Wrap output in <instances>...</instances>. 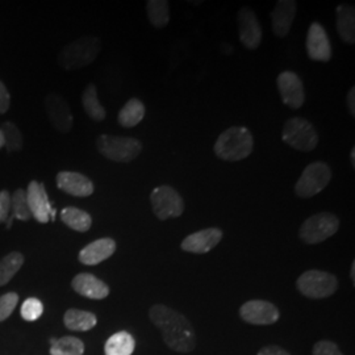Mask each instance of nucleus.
Listing matches in <instances>:
<instances>
[{
	"instance_id": "1",
	"label": "nucleus",
	"mask_w": 355,
	"mask_h": 355,
	"mask_svg": "<svg viewBox=\"0 0 355 355\" xmlns=\"http://www.w3.org/2000/svg\"><path fill=\"white\" fill-rule=\"evenodd\" d=\"M149 318L161 330L166 345L177 353H190L195 349L196 338L192 325L187 318L177 311L157 304L150 308Z\"/></svg>"
},
{
	"instance_id": "2",
	"label": "nucleus",
	"mask_w": 355,
	"mask_h": 355,
	"mask_svg": "<svg viewBox=\"0 0 355 355\" xmlns=\"http://www.w3.org/2000/svg\"><path fill=\"white\" fill-rule=\"evenodd\" d=\"M254 148L252 132L248 128L232 127L224 130L215 144V154L223 161L239 162L248 158Z\"/></svg>"
},
{
	"instance_id": "3",
	"label": "nucleus",
	"mask_w": 355,
	"mask_h": 355,
	"mask_svg": "<svg viewBox=\"0 0 355 355\" xmlns=\"http://www.w3.org/2000/svg\"><path fill=\"white\" fill-rule=\"evenodd\" d=\"M102 49L101 40L85 36L67 44L58 54V64L64 70H79L92 64Z\"/></svg>"
},
{
	"instance_id": "4",
	"label": "nucleus",
	"mask_w": 355,
	"mask_h": 355,
	"mask_svg": "<svg viewBox=\"0 0 355 355\" xmlns=\"http://www.w3.org/2000/svg\"><path fill=\"white\" fill-rule=\"evenodd\" d=\"M96 148L103 157L119 164H129L142 152V144L132 137L102 135L96 140Z\"/></svg>"
},
{
	"instance_id": "5",
	"label": "nucleus",
	"mask_w": 355,
	"mask_h": 355,
	"mask_svg": "<svg viewBox=\"0 0 355 355\" xmlns=\"http://www.w3.org/2000/svg\"><path fill=\"white\" fill-rule=\"evenodd\" d=\"M283 141L299 152H311L318 144V135L315 127L302 117H292L286 121L283 132Z\"/></svg>"
},
{
	"instance_id": "6",
	"label": "nucleus",
	"mask_w": 355,
	"mask_h": 355,
	"mask_svg": "<svg viewBox=\"0 0 355 355\" xmlns=\"http://www.w3.org/2000/svg\"><path fill=\"white\" fill-rule=\"evenodd\" d=\"M340 229L338 217L329 212H321L306 218L300 228V239L308 245H316L328 240Z\"/></svg>"
},
{
	"instance_id": "7",
	"label": "nucleus",
	"mask_w": 355,
	"mask_h": 355,
	"mask_svg": "<svg viewBox=\"0 0 355 355\" xmlns=\"http://www.w3.org/2000/svg\"><path fill=\"white\" fill-rule=\"evenodd\" d=\"M296 286L297 290L309 299H324L337 291L338 280L329 272L309 270L297 279Z\"/></svg>"
},
{
	"instance_id": "8",
	"label": "nucleus",
	"mask_w": 355,
	"mask_h": 355,
	"mask_svg": "<svg viewBox=\"0 0 355 355\" xmlns=\"http://www.w3.org/2000/svg\"><path fill=\"white\" fill-rule=\"evenodd\" d=\"M330 179L331 170L329 166L325 162H313L305 167L295 186V193L302 199L312 198L329 184Z\"/></svg>"
},
{
	"instance_id": "9",
	"label": "nucleus",
	"mask_w": 355,
	"mask_h": 355,
	"mask_svg": "<svg viewBox=\"0 0 355 355\" xmlns=\"http://www.w3.org/2000/svg\"><path fill=\"white\" fill-rule=\"evenodd\" d=\"M153 212L159 220L179 217L184 212V202L175 189L162 184L154 189L150 195Z\"/></svg>"
},
{
	"instance_id": "10",
	"label": "nucleus",
	"mask_w": 355,
	"mask_h": 355,
	"mask_svg": "<svg viewBox=\"0 0 355 355\" xmlns=\"http://www.w3.org/2000/svg\"><path fill=\"white\" fill-rule=\"evenodd\" d=\"M26 192L31 215L33 216L38 223L46 224L51 218H55V209L51 208L48 192L42 183L37 180H32L28 184V190Z\"/></svg>"
},
{
	"instance_id": "11",
	"label": "nucleus",
	"mask_w": 355,
	"mask_h": 355,
	"mask_svg": "<svg viewBox=\"0 0 355 355\" xmlns=\"http://www.w3.org/2000/svg\"><path fill=\"white\" fill-rule=\"evenodd\" d=\"M45 108L51 125L60 133H69L74 125V117L67 102L58 94H49L45 98Z\"/></svg>"
},
{
	"instance_id": "12",
	"label": "nucleus",
	"mask_w": 355,
	"mask_h": 355,
	"mask_svg": "<svg viewBox=\"0 0 355 355\" xmlns=\"http://www.w3.org/2000/svg\"><path fill=\"white\" fill-rule=\"evenodd\" d=\"M240 315L243 321L253 325H271L279 320V311L265 300H250L242 305Z\"/></svg>"
},
{
	"instance_id": "13",
	"label": "nucleus",
	"mask_w": 355,
	"mask_h": 355,
	"mask_svg": "<svg viewBox=\"0 0 355 355\" xmlns=\"http://www.w3.org/2000/svg\"><path fill=\"white\" fill-rule=\"evenodd\" d=\"M278 89L282 101L293 110L300 108L305 102L304 85L293 71H283L278 76Z\"/></svg>"
},
{
	"instance_id": "14",
	"label": "nucleus",
	"mask_w": 355,
	"mask_h": 355,
	"mask_svg": "<svg viewBox=\"0 0 355 355\" xmlns=\"http://www.w3.org/2000/svg\"><path fill=\"white\" fill-rule=\"evenodd\" d=\"M237 20L242 45L249 51L258 49L262 41V26L257 15L250 8L245 7L239 11Z\"/></svg>"
},
{
	"instance_id": "15",
	"label": "nucleus",
	"mask_w": 355,
	"mask_h": 355,
	"mask_svg": "<svg viewBox=\"0 0 355 355\" xmlns=\"http://www.w3.org/2000/svg\"><path fill=\"white\" fill-rule=\"evenodd\" d=\"M306 53L311 60L318 62H329L331 58V45L325 28L313 23L306 33Z\"/></svg>"
},
{
	"instance_id": "16",
	"label": "nucleus",
	"mask_w": 355,
	"mask_h": 355,
	"mask_svg": "<svg viewBox=\"0 0 355 355\" xmlns=\"http://www.w3.org/2000/svg\"><path fill=\"white\" fill-rule=\"evenodd\" d=\"M223 239V232L218 228H208L187 236L180 248L184 252L193 254H205L211 252Z\"/></svg>"
},
{
	"instance_id": "17",
	"label": "nucleus",
	"mask_w": 355,
	"mask_h": 355,
	"mask_svg": "<svg viewBox=\"0 0 355 355\" xmlns=\"http://www.w3.org/2000/svg\"><path fill=\"white\" fill-rule=\"evenodd\" d=\"M57 186L60 190L76 198H87L94 193V183L80 173L61 171L57 174Z\"/></svg>"
},
{
	"instance_id": "18",
	"label": "nucleus",
	"mask_w": 355,
	"mask_h": 355,
	"mask_svg": "<svg viewBox=\"0 0 355 355\" xmlns=\"http://www.w3.org/2000/svg\"><path fill=\"white\" fill-rule=\"evenodd\" d=\"M297 10V3L293 0H279L271 12L272 32L277 37H286L291 29Z\"/></svg>"
},
{
	"instance_id": "19",
	"label": "nucleus",
	"mask_w": 355,
	"mask_h": 355,
	"mask_svg": "<svg viewBox=\"0 0 355 355\" xmlns=\"http://www.w3.org/2000/svg\"><path fill=\"white\" fill-rule=\"evenodd\" d=\"M71 286L76 293L92 300H102L110 295V287L103 280L87 272L78 274L71 282Z\"/></svg>"
},
{
	"instance_id": "20",
	"label": "nucleus",
	"mask_w": 355,
	"mask_h": 355,
	"mask_svg": "<svg viewBox=\"0 0 355 355\" xmlns=\"http://www.w3.org/2000/svg\"><path fill=\"white\" fill-rule=\"evenodd\" d=\"M116 250V242L112 239H101L91 242L83 248L79 253V262L87 266L99 265L103 261L108 259Z\"/></svg>"
},
{
	"instance_id": "21",
	"label": "nucleus",
	"mask_w": 355,
	"mask_h": 355,
	"mask_svg": "<svg viewBox=\"0 0 355 355\" xmlns=\"http://www.w3.org/2000/svg\"><path fill=\"white\" fill-rule=\"evenodd\" d=\"M337 31L346 44L355 42V10L353 6L341 4L336 8Z\"/></svg>"
},
{
	"instance_id": "22",
	"label": "nucleus",
	"mask_w": 355,
	"mask_h": 355,
	"mask_svg": "<svg viewBox=\"0 0 355 355\" xmlns=\"http://www.w3.org/2000/svg\"><path fill=\"white\" fill-rule=\"evenodd\" d=\"M145 116V105L141 101L133 98L129 99L124 107L120 110L117 121L121 127L133 128L139 125Z\"/></svg>"
},
{
	"instance_id": "23",
	"label": "nucleus",
	"mask_w": 355,
	"mask_h": 355,
	"mask_svg": "<svg viewBox=\"0 0 355 355\" xmlns=\"http://www.w3.org/2000/svg\"><path fill=\"white\" fill-rule=\"evenodd\" d=\"M64 325L66 328L76 331H87L91 330L98 322V318L87 311L80 309H69L64 313Z\"/></svg>"
},
{
	"instance_id": "24",
	"label": "nucleus",
	"mask_w": 355,
	"mask_h": 355,
	"mask_svg": "<svg viewBox=\"0 0 355 355\" xmlns=\"http://www.w3.org/2000/svg\"><path fill=\"white\" fill-rule=\"evenodd\" d=\"M135 347V338L128 331H119L108 338L104 352L105 355H132Z\"/></svg>"
},
{
	"instance_id": "25",
	"label": "nucleus",
	"mask_w": 355,
	"mask_h": 355,
	"mask_svg": "<svg viewBox=\"0 0 355 355\" xmlns=\"http://www.w3.org/2000/svg\"><path fill=\"white\" fill-rule=\"evenodd\" d=\"M82 105L85 108V112L89 114V119H92L94 121H103L107 116L104 107L99 102L98 89L92 83L87 85V87L82 94Z\"/></svg>"
},
{
	"instance_id": "26",
	"label": "nucleus",
	"mask_w": 355,
	"mask_h": 355,
	"mask_svg": "<svg viewBox=\"0 0 355 355\" xmlns=\"http://www.w3.org/2000/svg\"><path fill=\"white\" fill-rule=\"evenodd\" d=\"M61 220L62 223L66 224L67 227L76 232H80V233H85L91 228V224H92V218L91 216L79 209L76 207H66L62 209L61 212Z\"/></svg>"
},
{
	"instance_id": "27",
	"label": "nucleus",
	"mask_w": 355,
	"mask_h": 355,
	"mask_svg": "<svg viewBox=\"0 0 355 355\" xmlns=\"http://www.w3.org/2000/svg\"><path fill=\"white\" fill-rule=\"evenodd\" d=\"M24 265V255L19 252L7 254L0 259V287L6 286Z\"/></svg>"
},
{
	"instance_id": "28",
	"label": "nucleus",
	"mask_w": 355,
	"mask_h": 355,
	"mask_svg": "<svg viewBox=\"0 0 355 355\" xmlns=\"http://www.w3.org/2000/svg\"><path fill=\"white\" fill-rule=\"evenodd\" d=\"M146 12L149 21L155 28H165L170 21V4L166 0H149Z\"/></svg>"
},
{
	"instance_id": "29",
	"label": "nucleus",
	"mask_w": 355,
	"mask_h": 355,
	"mask_svg": "<svg viewBox=\"0 0 355 355\" xmlns=\"http://www.w3.org/2000/svg\"><path fill=\"white\" fill-rule=\"evenodd\" d=\"M51 355H83L85 343L76 337H64L51 341Z\"/></svg>"
},
{
	"instance_id": "30",
	"label": "nucleus",
	"mask_w": 355,
	"mask_h": 355,
	"mask_svg": "<svg viewBox=\"0 0 355 355\" xmlns=\"http://www.w3.org/2000/svg\"><path fill=\"white\" fill-rule=\"evenodd\" d=\"M1 133L4 137V146L8 153L19 152L23 149V135L20 129L11 121L1 125Z\"/></svg>"
},
{
	"instance_id": "31",
	"label": "nucleus",
	"mask_w": 355,
	"mask_h": 355,
	"mask_svg": "<svg viewBox=\"0 0 355 355\" xmlns=\"http://www.w3.org/2000/svg\"><path fill=\"white\" fill-rule=\"evenodd\" d=\"M11 211H12L13 218H17L21 221H28L32 217L28 200H26V192L23 189H19L13 192L11 196Z\"/></svg>"
},
{
	"instance_id": "32",
	"label": "nucleus",
	"mask_w": 355,
	"mask_h": 355,
	"mask_svg": "<svg viewBox=\"0 0 355 355\" xmlns=\"http://www.w3.org/2000/svg\"><path fill=\"white\" fill-rule=\"evenodd\" d=\"M44 312V305L36 299V297H29L21 305V318L26 321H36L42 316Z\"/></svg>"
},
{
	"instance_id": "33",
	"label": "nucleus",
	"mask_w": 355,
	"mask_h": 355,
	"mask_svg": "<svg viewBox=\"0 0 355 355\" xmlns=\"http://www.w3.org/2000/svg\"><path fill=\"white\" fill-rule=\"evenodd\" d=\"M17 303H19V295L15 292H8L0 296V322L12 315Z\"/></svg>"
},
{
	"instance_id": "34",
	"label": "nucleus",
	"mask_w": 355,
	"mask_h": 355,
	"mask_svg": "<svg viewBox=\"0 0 355 355\" xmlns=\"http://www.w3.org/2000/svg\"><path fill=\"white\" fill-rule=\"evenodd\" d=\"M313 355H343L338 346L331 341H320L313 347Z\"/></svg>"
},
{
	"instance_id": "35",
	"label": "nucleus",
	"mask_w": 355,
	"mask_h": 355,
	"mask_svg": "<svg viewBox=\"0 0 355 355\" xmlns=\"http://www.w3.org/2000/svg\"><path fill=\"white\" fill-rule=\"evenodd\" d=\"M11 214V195L8 191H0V224L7 221Z\"/></svg>"
},
{
	"instance_id": "36",
	"label": "nucleus",
	"mask_w": 355,
	"mask_h": 355,
	"mask_svg": "<svg viewBox=\"0 0 355 355\" xmlns=\"http://www.w3.org/2000/svg\"><path fill=\"white\" fill-rule=\"evenodd\" d=\"M11 105V95L3 82H0V114H6Z\"/></svg>"
},
{
	"instance_id": "37",
	"label": "nucleus",
	"mask_w": 355,
	"mask_h": 355,
	"mask_svg": "<svg viewBox=\"0 0 355 355\" xmlns=\"http://www.w3.org/2000/svg\"><path fill=\"white\" fill-rule=\"evenodd\" d=\"M258 355H290L286 350H283L279 346H266L263 347Z\"/></svg>"
},
{
	"instance_id": "38",
	"label": "nucleus",
	"mask_w": 355,
	"mask_h": 355,
	"mask_svg": "<svg viewBox=\"0 0 355 355\" xmlns=\"http://www.w3.org/2000/svg\"><path fill=\"white\" fill-rule=\"evenodd\" d=\"M347 108L352 116H355V89L352 87L347 94Z\"/></svg>"
},
{
	"instance_id": "39",
	"label": "nucleus",
	"mask_w": 355,
	"mask_h": 355,
	"mask_svg": "<svg viewBox=\"0 0 355 355\" xmlns=\"http://www.w3.org/2000/svg\"><path fill=\"white\" fill-rule=\"evenodd\" d=\"M350 157H352V166L355 167V149L353 148L352 149V153H350Z\"/></svg>"
},
{
	"instance_id": "40",
	"label": "nucleus",
	"mask_w": 355,
	"mask_h": 355,
	"mask_svg": "<svg viewBox=\"0 0 355 355\" xmlns=\"http://www.w3.org/2000/svg\"><path fill=\"white\" fill-rule=\"evenodd\" d=\"M355 262H353V265H352V280H353V284L355 283Z\"/></svg>"
},
{
	"instance_id": "41",
	"label": "nucleus",
	"mask_w": 355,
	"mask_h": 355,
	"mask_svg": "<svg viewBox=\"0 0 355 355\" xmlns=\"http://www.w3.org/2000/svg\"><path fill=\"white\" fill-rule=\"evenodd\" d=\"M3 146H4V137H3V133L0 130V148H3Z\"/></svg>"
}]
</instances>
